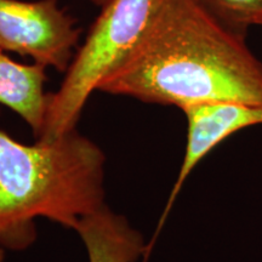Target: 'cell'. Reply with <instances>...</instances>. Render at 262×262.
Segmentation results:
<instances>
[{"instance_id":"6da1fadb","label":"cell","mask_w":262,"mask_h":262,"mask_svg":"<svg viewBox=\"0 0 262 262\" xmlns=\"http://www.w3.org/2000/svg\"><path fill=\"white\" fill-rule=\"evenodd\" d=\"M98 91L181 111L215 101L262 107V62L199 0H170Z\"/></svg>"},{"instance_id":"7a4b0ae2","label":"cell","mask_w":262,"mask_h":262,"mask_svg":"<svg viewBox=\"0 0 262 262\" xmlns=\"http://www.w3.org/2000/svg\"><path fill=\"white\" fill-rule=\"evenodd\" d=\"M103 150L72 130L24 145L0 130V247L25 250L45 217L75 229L104 206Z\"/></svg>"},{"instance_id":"3957f363","label":"cell","mask_w":262,"mask_h":262,"mask_svg":"<svg viewBox=\"0 0 262 262\" xmlns=\"http://www.w3.org/2000/svg\"><path fill=\"white\" fill-rule=\"evenodd\" d=\"M170 0H110L75 54L57 91L49 94L38 140L74 130L85 104L102 81L136 50Z\"/></svg>"},{"instance_id":"277c9868","label":"cell","mask_w":262,"mask_h":262,"mask_svg":"<svg viewBox=\"0 0 262 262\" xmlns=\"http://www.w3.org/2000/svg\"><path fill=\"white\" fill-rule=\"evenodd\" d=\"M80 29L58 0H0V50L66 72Z\"/></svg>"},{"instance_id":"5b68a950","label":"cell","mask_w":262,"mask_h":262,"mask_svg":"<svg viewBox=\"0 0 262 262\" xmlns=\"http://www.w3.org/2000/svg\"><path fill=\"white\" fill-rule=\"evenodd\" d=\"M187 119V143L185 156L176 181L170 192L164 211L157 226L156 235L149 245V250L155 239L158 237L166 219L171 211L176 198L181 192L186 180L191 172L210 153L216 146L238 131L248 127L262 125V107L232 102L215 101L193 104L182 110Z\"/></svg>"},{"instance_id":"8992f818","label":"cell","mask_w":262,"mask_h":262,"mask_svg":"<svg viewBox=\"0 0 262 262\" xmlns=\"http://www.w3.org/2000/svg\"><path fill=\"white\" fill-rule=\"evenodd\" d=\"M74 231L85 245L89 262H137L148 254L142 234L106 205L81 219Z\"/></svg>"},{"instance_id":"52a82bcc","label":"cell","mask_w":262,"mask_h":262,"mask_svg":"<svg viewBox=\"0 0 262 262\" xmlns=\"http://www.w3.org/2000/svg\"><path fill=\"white\" fill-rule=\"evenodd\" d=\"M45 70L38 63H18L0 50V104L17 113L37 139L44 127L48 106Z\"/></svg>"},{"instance_id":"ba28073f","label":"cell","mask_w":262,"mask_h":262,"mask_svg":"<svg viewBox=\"0 0 262 262\" xmlns=\"http://www.w3.org/2000/svg\"><path fill=\"white\" fill-rule=\"evenodd\" d=\"M229 28L247 33L250 26H262V0H199Z\"/></svg>"},{"instance_id":"9c48e42d","label":"cell","mask_w":262,"mask_h":262,"mask_svg":"<svg viewBox=\"0 0 262 262\" xmlns=\"http://www.w3.org/2000/svg\"><path fill=\"white\" fill-rule=\"evenodd\" d=\"M91 3H93V4H95V5H97V6H101V8H102L103 5H106L108 2H110V0H90Z\"/></svg>"},{"instance_id":"30bf717a","label":"cell","mask_w":262,"mask_h":262,"mask_svg":"<svg viewBox=\"0 0 262 262\" xmlns=\"http://www.w3.org/2000/svg\"><path fill=\"white\" fill-rule=\"evenodd\" d=\"M5 261V249L3 247H0V262Z\"/></svg>"}]
</instances>
